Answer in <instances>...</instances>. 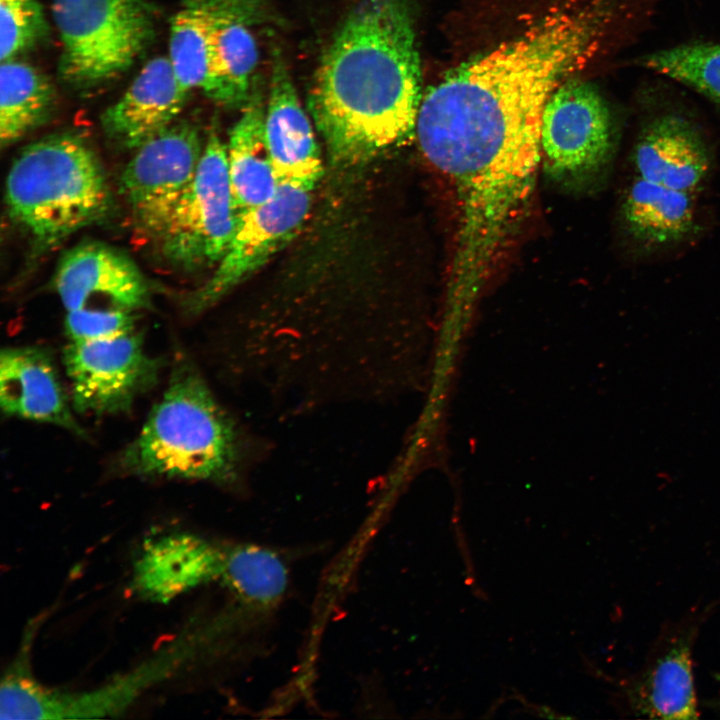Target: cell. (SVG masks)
<instances>
[{
  "label": "cell",
  "mask_w": 720,
  "mask_h": 720,
  "mask_svg": "<svg viewBox=\"0 0 720 720\" xmlns=\"http://www.w3.org/2000/svg\"><path fill=\"white\" fill-rule=\"evenodd\" d=\"M585 58L579 32L546 17L422 97L418 145L450 184L457 206L452 294L475 298L490 279L535 186L546 102Z\"/></svg>",
  "instance_id": "obj_1"
},
{
  "label": "cell",
  "mask_w": 720,
  "mask_h": 720,
  "mask_svg": "<svg viewBox=\"0 0 720 720\" xmlns=\"http://www.w3.org/2000/svg\"><path fill=\"white\" fill-rule=\"evenodd\" d=\"M420 63L406 0H360L322 56L308 108L331 161L366 163L415 132Z\"/></svg>",
  "instance_id": "obj_2"
},
{
  "label": "cell",
  "mask_w": 720,
  "mask_h": 720,
  "mask_svg": "<svg viewBox=\"0 0 720 720\" xmlns=\"http://www.w3.org/2000/svg\"><path fill=\"white\" fill-rule=\"evenodd\" d=\"M244 464V442L233 418L199 370L175 362L168 385L119 465L129 475L232 485Z\"/></svg>",
  "instance_id": "obj_3"
},
{
  "label": "cell",
  "mask_w": 720,
  "mask_h": 720,
  "mask_svg": "<svg viewBox=\"0 0 720 720\" xmlns=\"http://www.w3.org/2000/svg\"><path fill=\"white\" fill-rule=\"evenodd\" d=\"M5 192L10 217L42 248L102 218L111 200L94 151L71 132L26 146L10 167Z\"/></svg>",
  "instance_id": "obj_4"
},
{
  "label": "cell",
  "mask_w": 720,
  "mask_h": 720,
  "mask_svg": "<svg viewBox=\"0 0 720 720\" xmlns=\"http://www.w3.org/2000/svg\"><path fill=\"white\" fill-rule=\"evenodd\" d=\"M62 52L59 76L73 88L102 84L129 69L155 36L146 0H52Z\"/></svg>",
  "instance_id": "obj_5"
},
{
  "label": "cell",
  "mask_w": 720,
  "mask_h": 720,
  "mask_svg": "<svg viewBox=\"0 0 720 720\" xmlns=\"http://www.w3.org/2000/svg\"><path fill=\"white\" fill-rule=\"evenodd\" d=\"M237 223L227 145L213 131L194 179L154 239L170 262L195 269L221 261Z\"/></svg>",
  "instance_id": "obj_6"
},
{
  "label": "cell",
  "mask_w": 720,
  "mask_h": 720,
  "mask_svg": "<svg viewBox=\"0 0 720 720\" xmlns=\"http://www.w3.org/2000/svg\"><path fill=\"white\" fill-rule=\"evenodd\" d=\"M215 632L211 625L184 632L128 672L89 690L43 685L35 677L22 685L18 709L24 719H91L125 712L146 691L194 661Z\"/></svg>",
  "instance_id": "obj_7"
},
{
  "label": "cell",
  "mask_w": 720,
  "mask_h": 720,
  "mask_svg": "<svg viewBox=\"0 0 720 720\" xmlns=\"http://www.w3.org/2000/svg\"><path fill=\"white\" fill-rule=\"evenodd\" d=\"M63 364L73 409L96 416L130 410L157 383L160 371V361L146 352L135 331L109 339L69 341Z\"/></svg>",
  "instance_id": "obj_8"
},
{
  "label": "cell",
  "mask_w": 720,
  "mask_h": 720,
  "mask_svg": "<svg viewBox=\"0 0 720 720\" xmlns=\"http://www.w3.org/2000/svg\"><path fill=\"white\" fill-rule=\"evenodd\" d=\"M609 110L590 83H561L548 98L541 123V163L558 180L598 173L612 154Z\"/></svg>",
  "instance_id": "obj_9"
},
{
  "label": "cell",
  "mask_w": 720,
  "mask_h": 720,
  "mask_svg": "<svg viewBox=\"0 0 720 720\" xmlns=\"http://www.w3.org/2000/svg\"><path fill=\"white\" fill-rule=\"evenodd\" d=\"M313 188L282 180L266 202L242 214L214 274L188 301L200 313L251 276L291 241L307 218Z\"/></svg>",
  "instance_id": "obj_10"
},
{
  "label": "cell",
  "mask_w": 720,
  "mask_h": 720,
  "mask_svg": "<svg viewBox=\"0 0 720 720\" xmlns=\"http://www.w3.org/2000/svg\"><path fill=\"white\" fill-rule=\"evenodd\" d=\"M135 150L121 187L136 223L155 238L194 179L204 145L198 129L181 121Z\"/></svg>",
  "instance_id": "obj_11"
},
{
  "label": "cell",
  "mask_w": 720,
  "mask_h": 720,
  "mask_svg": "<svg viewBox=\"0 0 720 720\" xmlns=\"http://www.w3.org/2000/svg\"><path fill=\"white\" fill-rule=\"evenodd\" d=\"M199 7L207 21L212 73L204 91L216 103L244 107L254 84L259 58L251 27L265 20L261 0H181Z\"/></svg>",
  "instance_id": "obj_12"
},
{
  "label": "cell",
  "mask_w": 720,
  "mask_h": 720,
  "mask_svg": "<svg viewBox=\"0 0 720 720\" xmlns=\"http://www.w3.org/2000/svg\"><path fill=\"white\" fill-rule=\"evenodd\" d=\"M55 287L66 311L119 308L129 311L150 304L148 285L137 266L121 252L100 243L68 251L57 268Z\"/></svg>",
  "instance_id": "obj_13"
},
{
  "label": "cell",
  "mask_w": 720,
  "mask_h": 720,
  "mask_svg": "<svg viewBox=\"0 0 720 720\" xmlns=\"http://www.w3.org/2000/svg\"><path fill=\"white\" fill-rule=\"evenodd\" d=\"M696 621L665 632L641 671L625 686L634 714L659 719H696L697 698L692 670Z\"/></svg>",
  "instance_id": "obj_14"
},
{
  "label": "cell",
  "mask_w": 720,
  "mask_h": 720,
  "mask_svg": "<svg viewBox=\"0 0 720 720\" xmlns=\"http://www.w3.org/2000/svg\"><path fill=\"white\" fill-rule=\"evenodd\" d=\"M0 406L6 416L52 424L85 436L54 360L41 347L15 346L1 351Z\"/></svg>",
  "instance_id": "obj_15"
},
{
  "label": "cell",
  "mask_w": 720,
  "mask_h": 720,
  "mask_svg": "<svg viewBox=\"0 0 720 720\" xmlns=\"http://www.w3.org/2000/svg\"><path fill=\"white\" fill-rule=\"evenodd\" d=\"M168 57L150 59L122 97L101 117L106 135L116 144L136 149L173 124L188 99Z\"/></svg>",
  "instance_id": "obj_16"
},
{
  "label": "cell",
  "mask_w": 720,
  "mask_h": 720,
  "mask_svg": "<svg viewBox=\"0 0 720 720\" xmlns=\"http://www.w3.org/2000/svg\"><path fill=\"white\" fill-rule=\"evenodd\" d=\"M264 126L279 180L314 188L323 173L319 149L310 120L278 51L273 54Z\"/></svg>",
  "instance_id": "obj_17"
},
{
  "label": "cell",
  "mask_w": 720,
  "mask_h": 720,
  "mask_svg": "<svg viewBox=\"0 0 720 720\" xmlns=\"http://www.w3.org/2000/svg\"><path fill=\"white\" fill-rule=\"evenodd\" d=\"M636 177L695 193L704 183L710 156L701 135L685 118L661 115L640 132L632 154Z\"/></svg>",
  "instance_id": "obj_18"
},
{
  "label": "cell",
  "mask_w": 720,
  "mask_h": 720,
  "mask_svg": "<svg viewBox=\"0 0 720 720\" xmlns=\"http://www.w3.org/2000/svg\"><path fill=\"white\" fill-rule=\"evenodd\" d=\"M265 111L262 93L254 81L250 97L226 144L238 219L246 211L269 200L280 183L265 138Z\"/></svg>",
  "instance_id": "obj_19"
},
{
  "label": "cell",
  "mask_w": 720,
  "mask_h": 720,
  "mask_svg": "<svg viewBox=\"0 0 720 720\" xmlns=\"http://www.w3.org/2000/svg\"><path fill=\"white\" fill-rule=\"evenodd\" d=\"M627 233L649 245H666L684 239L696 221L694 193L675 190L635 177L621 206Z\"/></svg>",
  "instance_id": "obj_20"
},
{
  "label": "cell",
  "mask_w": 720,
  "mask_h": 720,
  "mask_svg": "<svg viewBox=\"0 0 720 720\" xmlns=\"http://www.w3.org/2000/svg\"><path fill=\"white\" fill-rule=\"evenodd\" d=\"M55 105V90L33 65L13 58L0 67V141L10 145L45 123Z\"/></svg>",
  "instance_id": "obj_21"
},
{
  "label": "cell",
  "mask_w": 720,
  "mask_h": 720,
  "mask_svg": "<svg viewBox=\"0 0 720 720\" xmlns=\"http://www.w3.org/2000/svg\"><path fill=\"white\" fill-rule=\"evenodd\" d=\"M218 580L247 602L271 607L287 588L288 574L281 558L273 551L253 545L221 548Z\"/></svg>",
  "instance_id": "obj_22"
},
{
  "label": "cell",
  "mask_w": 720,
  "mask_h": 720,
  "mask_svg": "<svg viewBox=\"0 0 720 720\" xmlns=\"http://www.w3.org/2000/svg\"><path fill=\"white\" fill-rule=\"evenodd\" d=\"M168 58L188 90H206L212 73V49L206 17L192 3L181 1V9L170 20Z\"/></svg>",
  "instance_id": "obj_23"
},
{
  "label": "cell",
  "mask_w": 720,
  "mask_h": 720,
  "mask_svg": "<svg viewBox=\"0 0 720 720\" xmlns=\"http://www.w3.org/2000/svg\"><path fill=\"white\" fill-rule=\"evenodd\" d=\"M649 69L720 103V44L691 43L647 56Z\"/></svg>",
  "instance_id": "obj_24"
},
{
  "label": "cell",
  "mask_w": 720,
  "mask_h": 720,
  "mask_svg": "<svg viewBox=\"0 0 720 720\" xmlns=\"http://www.w3.org/2000/svg\"><path fill=\"white\" fill-rule=\"evenodd\" d=\"M49 25L38 0H0V60L6 61L48 39Z\"/></svg>",
  "instance_id": "obj_25"
},
{
  "label": "cell",
  "mask_w": 720,
  "mask_h": 720,
  "mask_svg": "<svg viewBox=\"0 0 720 720\" xmlns=\"http://www.w3.org/2000/svg\"><path fill=\"white\" fill-rule=\"evenodd\" d=\"M133 311L119 308H82L67 311L65 331L70 341H91L134 332Z\"/></svg>",
  "instance_id": "obj_26"
},
{
  "label": "cell",
  "mask_w": 720,
  "mask_h": 720,
  "mask_svg": "<svg viewBox=\"0 0 720 720\" xmlns=\"http://www.w3.org/2000/svg\"><path fill=\"white\" fill-rule=\"evenodd\" d=\"M537 712H538V715H540V716H542V717H546V718H561V716H557V715L553 714L552 710H550V709H549L548 707H546V706H540V707H538Z\"/></svg>",
  "instance_id": "obj_27"
},
{
  "label": "cell",
  "mask_w": 720,
  "mask_h": 720,
  "mask_svg": "<svg viewBox=\"0 0 720 720\" xmlns=\"http://www.w3.org/2000/svg\"><path fill=\"white\" fill-rule=\"evenodd\" d=\"M713 706L715 707V709H716L717 711L720 712V699H718L717 701H715L714 704H713Z\"/></svg>",
  "instance_id": "obj_28"
}]
</instances>
